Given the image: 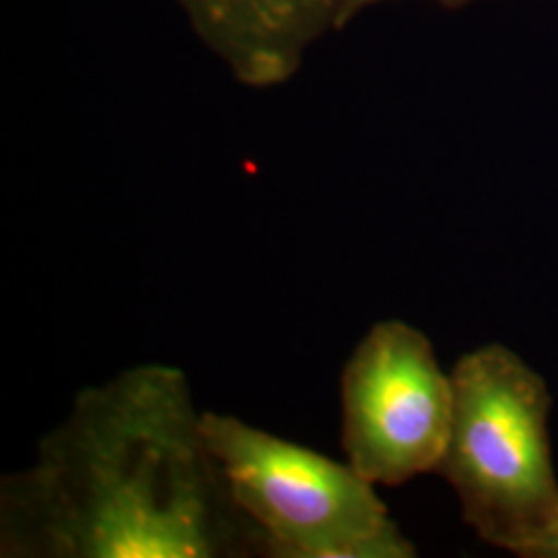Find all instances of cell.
I'll return each instance as SVG.
<instances>
[{
  "instance_id": "obj_1",
  "label": "cell",
  "mask_w": 558,
  "mask_h": 558,
  "mask_svg": "<svg viewBox=\"0 0 558 558\" xmlns=\"http://www.w3.org/2000/svg\"><path fill=\"white\" fill-rule=\"evenodd\" d=\"M2 558H267L203 433L186 375L140 364L77 393L0 480Z\"/></svg>"
},
{
  "instance_id": "obj_2",
  "label": "cell",
  "mask_w": 558,
  "mask_h": 558,
  "mask_svg": "<svg viewBox=\"0 0 558 558\" xmlns=\"http://www.w3.org/2000/svg\"><path fill=\"white\" fill-rule=\"evenodd\" d=\"M453 422L437 474L482 542L521 558L558 518L546 380L500 343L458 360Z\"/></svg>"
},
{
  "instance_id": "obj_3",
  "label": "cell",
  "mask_w": 558,
  "mask_h": 558,
  "mask_svg": "<svg viewBox=\"0 0 558 558\" xmlns=\"http://www.w3.org/2000/svg\"><path fill=\"white\" fill-rule=\"evenodd\" d=\"M203 433L267 558H412L377 486L348 461L279 439L230 414L203 412Z\"/></svg>"
},
{
  "instance_id": "obj_4",
  "label": "cell",
  "mask_w": 558,
  "mask_h": 558,
  "mask_svg": "<svg viewBox=\"0 0 558 558\" xmlns=\"http://www.w3.org/2000/svg\"><path fill=\"white\" fill-rule=\"evenodd\" d=\"M345 461L375 486L437 474L453 422V379L426 333L405 320L375 323L341 380Z\"/></svg>"
},
{
  "instance_id": "obj_5",
  "label": "cell",
  "mask_w": 558,
  "mask_h": 558,
  "mask_svg": "<svg viewBox=\"0 0 558 558\" xmlns=\"http://www.w3.org/2000/svg\"><path fill=\"white\" fill-rule=\"evenodd\" d=\"M232 77L255 89L292 80L308 50L338 32L343 0H174Z\"/></svg>"
},
{
  "instance_id": "obj_6",
  "label": "cell",
  "mask_w": 558,
  "mask_h": 558,
  "mask_svg": "<svg viewBox=\"0 0 558 558\" xmlns=\"http://www.w3.org/2000/svg\"><path fill=\"white\" fill-rule=\"evenodd\" d=\"M383 2H391V0H343L341 13H339L338 32L343 29V27H348L364 11H368L373 7H379ZM433 2H437L440 7H447V9H461V7L482 2V0H433Z\"/></svg>"
},
{
  "instance_id": "obj_7",
  "label": "cell",
  "mask_w": 558,
  "mask_h": 558,
  "mask_svg": "<svg viewBox=\"0 0 558 558\" xmlns=\"http://www.w3.org/2000/svg\"><path fill=\"white\" fill-rule=\"evenodd\" d=\"M527 558H558V518Z\"/></svg>"
}]
</instances>
